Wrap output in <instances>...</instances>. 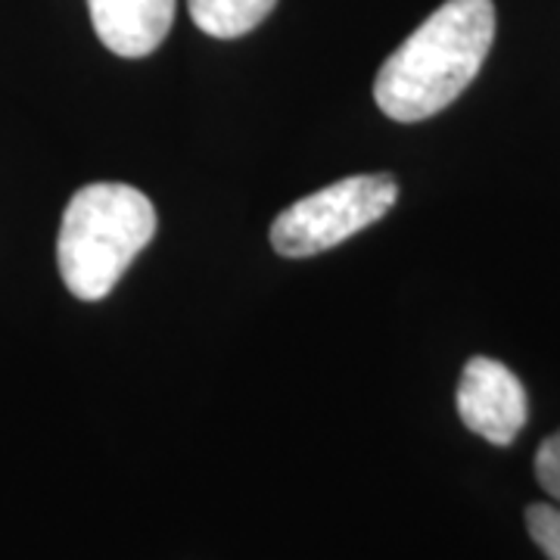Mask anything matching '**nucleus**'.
I'll list each match as a JSON object with an SVG mask.
<instances>
[{
    "label": "nucleus",
    "mask_w": 560,
    "mask_h": 560,
    "mask_svg": "<svg viewBox=\"0 0 560 560\" xmlns=\"http://www.w3.org/2000/svg\"><path fill=\"white\" fill-rule=\"evenodd\" d=\"M399 200L393 175H352L287 206L271 224V246L283 259L327 253L381 221Z\"/></svg>",
    "instance_id": "obj_3"
},
{
    "label": "nucleus",
    "mask_w": 560,
    "mask_h": 560,
    "mask_svg": "<svg viewBox=\"0 0 560 560\" xmlns=\"http://www.w3.org/2000/svg\"><path fill=\"white\" fill-rule=\"evenodd\" d=\"M536 477H539L541 489L555 501H560V430L539 445Z\"/></svg>",
    "instance_id": "obj_8"
},
{
    "label": "nucleus",
    "mask_w": 560,
    "mask_h": 560,
    "mask_svg": "<svg viewBox=\"0 0 560 560\" xmlns=\"http://www.w3.org/2000/svg\"><path fill=\"white\" fill-rule=\"evenodd\" d=\"M492 40V0H445L386 57L374 81V101L396 121L436 116L480 75Z\"/></svg>",
    "instance_id": "obj_1"
},
{
    "label": "nucleus",
    "mask_w": 560,
    "mask_h": 560,
    "mask_svg": "<svg viewBox=\"0 0 560 560\" xmlns=\"http://www.w3.org/2000/svg\"><path fill=\"white\" fill-rule=\"evenodd\" d=\"M529 536L548 555V560H560V511L555 504H529L526 511Z\"/></svg>",
    "instance_id": "obj_7"
},
{
    "label": "nucleus",
    "mask_w": 560,
    "mask_h": 560,
    "mask_svg": "<svg viewBox=\"0 0 560 560\" xmlns=\"http://www.w3.org/2000/svg\"><path fill=\"white\" fill-rule=\"evenodd\" d=\"M458 415L470 433L492 445H511L526 427V389L508 364L477 355L460 371Z\"/></svg>",
    "instance_id": "obj_4"
},
{
    "label": "nucleus",
    "mask_w": 560,
    "mask_h": 560,
    "mask_svg": "<svg viewBox=\"0 0 560 560\" xmlns=\"http://www.w3.org/2000/svg\"><path fill=\"white\" fill-rule=\"evenodd\" d=\"M278 0H187L190 20L212 38H243L271 16Z\"/></svg>",
    "instance_id": "obj_6"
},
{
    "label": "nucleus",
    "mask_w": 560,
    "mask_h": 560,
    "mask_svg": "<svg viewBox=\"0 0 560 560\" xmlns=\"http://www.w3.org/2000/svg\"><path fill=\"white\" fill-rule=\"evenodd\" d=\"M156 234V209L131 184L81 187L62 212L57 261L62 283L81 302L106 300L128 265Z\"/></svg>",
    "instance_id": "obj_2"
},
{
    "label": "nucleus",
    "mask_w": 560,
    "mask_h": 560,
    "mask_svg": "<svg viewBox=\"0 0 560 560\" xmlns=\"http://www.w3.org/2000/svg\"><path fill=\"white\" fill-rule=\"evenodd\" d=\"M178 0H88L94 32L125 60L150 57L172 32Z\"/></svg>",
    "instance_id": "obj_5"
}]
</instances>
